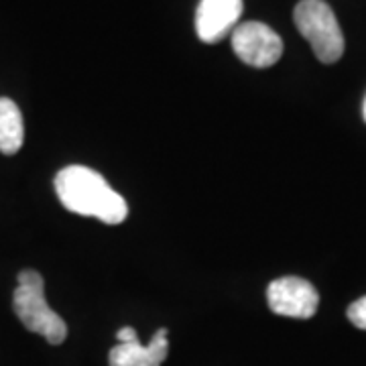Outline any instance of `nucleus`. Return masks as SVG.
I'll use <instances>...</instances> for the list:
<instances>
[{
    "label": "nucleus",
    "mask_w": 366,
    "mask_h": 366,
    "mask_svg": "<svg viewBox=\"0 0 366 366\" xmlns=\"http://www.w3.org/2000/svg\"><path fill=\"white\" fill-rule=\"evenodd\" d=\"M169 352L167 330L161 327L155 332L151 342L143 346L139 340L118 342L110 350L108 362L110 366H161Z\"/></svg>",
    "instance_id": "obj_7"
},
{
    "label": "nucleus",
    "mask_w": 366,
    "mask_h": 366,
    "mask_svg": "<svg viewBox=\"0 0 366 366\" xmlns=\"http://www.w3.org/2000/svg\"><path fill=\"white\" fill-rule=\"evenodd\" d=\"M55 192L64 208L92 216L104 224H122L129 216L124 197L114 192L98 171L84 165H69L55 175Z\"/></svg>",
    "instance_id": "obj_1"
},
{
    "label": "nucleus",
    "mask_w": 366,
    "mask_h": 366,
    "mask_svg": "<svg viewBox=\"0 0 366 366\" xmlns=\"http://www.w3.org/2000/svg\"><path fill=\"white\" fill-rule=\"evenodd\" d=\"M232 49L247 66L271 67L283 55V41L269 25L249 21L232 31Z\"/></svg>",
    "instance_id": "obj_4"
},
{
    "label": "nucleus",
    "mask_w": 366,
    "mask_h": 366,
    "mask_svg": "<svg viewBox=\"0 0 366 366\" xmlns=\"http://www.w3.org/2000/svg\"><path fill=\"white\" fill-rule=\"evenodd\" d=\"M117 338H118V342H132V340H139V338H137V332H134L132 327H122V330H118Z\"/></svg>",
    "instance_id": "obj_10"
},
{
    "label": "nucleus",
    "mask_w": 366,
    "mask_h": 366,
    "mask_svg": "<svg viewBox=\"0 0 366 366\" xmlns=\"http://www.w3.org/2000/svg\"><path fill=\"white\" fill-rule=\"evenodd\" d=\"M365 120H366V100H365Z\"/></svg>",
    "instance_id": "obj_11"
},
{
    "label": "nucleus",
    "mask_w": 366,
    "mask_h": 366,
    "mask_svg": "<svg viewBox=\"0 0 366 366\" xmlns=\"http://www.w3.org/2000/svg\"><path fill=\"white\" fill-rule=\"evenodd\" d=\"M19 287L13 293V307L21 324L33 332L41 334L45 340L57 346L66 340V322L49 307L43 291V277L33 269H26L19 273Z\"/></svg>",
    "instance_id": "obj_2"
},
{
    "label": "nucleus",
    "mask_w": 366,
    "mask_h": 366,
    "mask_svg": "<svg viewBox=\"0 0 366 366\" xmlns=\"http://www.w3.org/2000/svg\"><path fill=\"white\" fill-rule=\"evenodd\" d=\"M25 143V122L21 108L11 98H0V153L14 155Z\"/></svg>",
    "instance_id": "obj_8"
},
{
    "label": "nucleus",
    "mask_w": 366,
    "mask_h": 366,
    "mask_svg": "<svg viewBox=\"0 0 366 366\" xmlns=\"http://www.w3.org/2000/svg\"><path fill=\"white\" fill-rule=\"evenodd\" d=\"M267 303L277 315L310 320L317 312L320 295L314 285L301 277H279L267 287Z\"/></svg>",
    "instance_id": "obj_5"
},
{
    "label": "nucleus",
    "mask_w": 366,
    "mask_h": 366,
    "mask_svg": "<svg viewBox=\"0 0 366 366\" xmlns=\"http://www.w3.org/2000/svg\"><path fill=\"white\" fill-rule=\"evenodd\" d=\"M242 14V0H199L196 33L204 43H218L236 29Z\"/></svg>",
    "instance_id": "obj_6"
},
{
    "label": "nucleus",
    "mask_w": 366,
    "mask_h": 366,
    "mask_svg": "<svg viewBox=\"0 0 366 366\" xmlns=\"http://www.w3.org/2000/svg\"><path fill=\"white\" fill-rule=\"evenodd\" d=\"M348 320L352 322L354 326L358 327V330H366V295L365 297H360V300H356L348 307Z\"/></svg>",
    "instance_id": "obj_9"
},
{
    "label": "nucleus",
    "mask_w": 366,
    "mask_h": 366,
    "mask_svg": "<svg viewBox=\"0 0 366 366\" xmlns=\"http://www.w3.org/2000/svg\"><path fill=\"white\" fill-rule=\"evenodd\" d=\"M293 21L322 64H336L340 59L344 35L336 14L324 0H301L293 11Z\"/></svg>",
    "instance_id": "obj_3"
}]
</instances>
